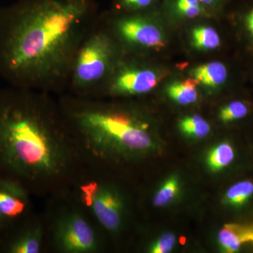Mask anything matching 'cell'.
Here are the masks:
<instances>
[{"label":"cell","mask_w":253,"mask_h":253,"mask_svg":"<svg viewBox=\"0 0 253 253\" xmlns=\"http://www.w3.org/2000/svg\"><path fill=\"white\" fill-rule=\"evenodd\" d=\"M179 192V183L176 178L168 179L158 191L154 199L156 206H164L169 204Z\"/></svg>","instance_id":"obj_17"},{"label":"cell","mask_w":253,"mask_h":253,"mask_svg":"<svg viewBox=\"0 0 253 253\" xmlns=\"http://www.w3.org/2000/svg\"><path fill=\"white\" fill-rule=\"evenodd\" d=\"M176 9L178 12L187 18H194L202 12L200 0H177Z\"/></svg>","instance_id":"obj_19"},{"label":"cell","mask_w":253,"mask_h":253,"mask_svg":"<svg viewBox=\"0 0 253 253\" xmlns=\"http://www.w3.org/2000/svg\"><path fill=\"white\" fill-rule=\"evenodd\" d=\"M179 127L186 135L202 138L210 132L209 124L199 116H191L181 120Z\"/></svg>","instance_id":"obj_16"},{"label":"cell","mask_w":253,"mask_h":253,"mask_svg":"<svg viewBox=\"0 0 253 253\" xmlns=\"http://www.w3.org/2000/svg\"><path fill=\"white\" fill-rule=\"evenodd\" d=\"M33 196L19 183L0 176V234L34 212Z\"/></svg>","instance_id":"obj_9"},{"label":"cell","mask_w":253,"mask_h":253,"mask_svg":"<svg viewBox=\"0 0 253 253\" xmlns=\"http://www.w3.org/2000/svg\"><path fill=\"white\" fill-rule=\"evenodd\" d=\"M214 0H200L201 2L204 3L205 4H211L214 2Z\"/></svg>","instance_id":"obj_23"},{"label":"cell","mask_w":253,"mask_h":253,"mask_svg":"<svg viewBox=\"0 0 253 253\" xmlns=\"http://www.w3.org/2000/svg\"><path fill=\"white\" fill-rule=\"evenodd\" d=\"M247 23L250 31H251V33L253 35V11L249 14L247 19Z\"/></svg>","instance_id":"obj_22"},{"label":"cell","mask_w":253,"mask_h":253,"mask_svg":"<svg viewBox=\"0 0 253 253\" xmlns=\"http://www.w3.org/2000/svg\"><path fill=\"white\" fill-rule=\"evenodd\" d=\"M98 16L95 0H19L0 8V77L13 87L65 94Z\"/></svg>","instance_id":"obj_1"},{"label":"cell","mask_w":253,"mask_h":253,"mask_svg":"<svg viewBox=\"0 0 253 253\" xmlns=\"http://www.w3.org/2000/svg\"><path fill=\"white\" fill-rule=\"evenodd\" d=\"M219 242L226 253L236 252L242 245L253 243V228L239 224H226L219 231Z\"/></svg>","instance_id":"obj_10"},{"label":"cell","mask_w":253,"mask_h":253,"mask_svg":"<svg viewBox=\"0 0 253 253\" xmlns=\"http://www.w3.org/2000/svg\"><path fill=\"white\" fill-rule=\"evenodd\" d=\"M192 42L195 47L201 50L214 49L220 45V39L214 28L201 26L192 32Z\"/></svg>","instance_id":"obj_14"},{"label":"cell","mask_w":253,"mask_h":253,"mask_svg":"<svg viewBox=\"0 0 253 253\" xmlns=\"http://www.w3.org/2000/svg\"><path fill=\"white\" fill-rule=\"evenodd\" d=\"M84 166L58 98L10 86L0 90V176L47 198L69 189Z\"/></svg>","instance_id":"obj_2"},{"label":"cell","mask_w":253,"mask_h":253,"mask_svg":"<svg viewBox=\"0 0 253 253\" xmlns=\"http://www.w3.org/2000/svg\"><path fill=\"white\" fill-rule=\"evenodd\" d=\"M253 194V184L250 181H241L228 190L224 202L231 206L244 204Z\"/></svg>","instance_id":"obj_15"},{"label":"cell","mask_w":253,"mask_h":253,"mask_svg":"<svg viewBox=\"0 0 253 253\" xmlns=\"http://www.w3.org/2000/svg\"><path fill=\"white\" fill-rule=\"evenodd\" d=\"M192 76L198 83L205 86L216 87L225 82L227 71L222 63L213 61L195 68Z\"/></svg>","instance_id":"obj_11"},{"label":"cell","mask_w":253,"mask_h":253,"mask_svg":"<svg viewBox=\"0 0 253 253\" xmlns=\"http://www.w3.org/2000/svg\"><path fill=\"white\" fill-rule=\"evenodd\" d=\"M111 171L84 166L69 187L74 197L92 216L108 238H116L126 224L127 204Z\"/></svg>","instance_id":"obj_6"},{"label":"cell","mask_w":253,"mask_h":253,"mask_svg":"<svg viewBox=\"0 0 253 253\" xmlns=\"http://www.w3.org/2000/svg\"><path fill=\"white\" fill-rule=\"evenodd\" d=\"M120 46L104 20L98 16L73 59L65 94L94 97L121 59Z\"/></svg>","instance_id":"obj_5"},{"label":"cell","mask_w":253,"mask_h":253,"mask_svg":"<svg viewBox=\"0 0 253 253\" xmlns=\"http://www.w3.org/2000/svg\"><path fill=\"white\" fill-rule=\"evenodd\" d=\"M249 109L244 102L234 101L221 110L219 118L223 122H231L245 117Z\"/></svg>","instance_id":"obj_18"},{"label":"cell","mask_w":253,"mask_h":253,"mask_svg":"<svg viewBox=\"0 0 253 253\" xmlns=\"http://www.w3.org/2000/svg\"><path fill=\"white\" fill-rule=\"evenodd\" d=\"M198 84L199 83L194 78L176 82L168 86L167 93L171 99L179 104H192L198 98V91L196 89Z\"/></svg>","instance_id":"obj_12"},{"label":"cell","mask_w":253,"mask_h":253,"mask_svg":"<svg viewBox=\"0 0 253 253\" xmlns=\"http://www.w3.org/2000/svg\"><path fill=\"white\" fill-rule=\"evenodd\" d=\"M174 242H175V237L173 234H165L161 239L153 244L150 251L153 253H169L172 249Z\"/></svg>","instance_id":"obj_20"},{"label":"cell","mask_w":253,"mask_h":253,"mask_svg":"<svg viewBox=\"0 0 253 253\" xmlns=\"http://www.w3.org/2000/svg\"><path fill=\"white\" fill-rule=\"evenodd\" d=\"M58 100L84 166L113 170L121 158L144 153L152 145L147 123L130 109L68 94Z\"/></svg>","instance_id":"obj_3"},{"label":"cell","mask_w":253,"mask_h":253,"mask_svg":"<svg viewBox=\"0 0 253 253\" xmlns=\"http://www.w3.org/2000/svg\"><path fill=\"white\" fill-rule=\"evenodd\" d=\"M234 158V149L228 143H222L211 150L208 154V163L212 171H219L229 166Z\"/></svg>","instance_id":"obj_13"},{"label":"cell","mask_w":253,"mask_h":253,"mask_svg":"<svg viewBox=\"0 0 253 253\" xmlns=\"http://www.w3.org/2000/svg\"><path fill=\"white\" fill-rule=\"evenodd\" d=\"M0 253H47L42 212L34 211L1 233Z\"/></svg>","instance_id":"obj_7"},{"label":"cell","mask_w":253,"mask_h":253,"mask_svg":"<svg viewBox=\"0 0 253 253\" xmlns=\"http://www.w3.org/2000/svg\"><path fill=\"white\" fill-rule=\"evenodd\" d=\"M153 0H118V9L127 11H137L149 6Z\"/></svg>","instance_id":"obj_21"},{"label":"cell","mask_w":253,"mask_h":253,"mask_svg":"<svg viewBox=\"0 0 253 253\" xmlns=\"http://www.w3.org/2000/svg\"><path fill=\"white\" fill-rule=\"evenodd\" d=\"M106 23L122 46L131 49H157L165 45L162 33L157 26L144 16L127 15L117 18L111 26Z\"/></svg>","instance_id":"obj_8"},{"label":"cell","mask_w":253,"mask_h":253,"mask_svg":"<svg viewBox=\"0 0 253 253\" xmlns=\"http://www.w3.org/2000/svg\"><path fill=\"white\" fill-rule=\"evenodd\" d=\"M47 253H101L106 236L69 189L46 198Z\"/></svg>","instance_id":"obj_4"}]
</instances>
